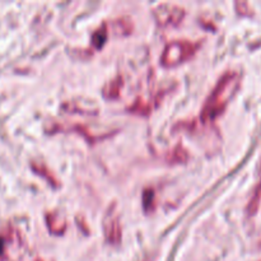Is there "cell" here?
Wrapping results in <instances>:
<instances>
[{
	"label": "cell",
	"mask_w": 261,
	"mask_h": 261,
	"mask_svg": "<svg viewBox=\"0 0 261 261\" xmlns=\"http://www.w3.org/2000/svg\"><path fill=\"white\" fill-rule=\"evenodd\" d=\"M241 84V74L237 70H228L219 78L213 91L205 99L200 117L204 122H212L218 119L227 109L231 99L237 93Z\"/></svg>",
	"instance_id": "cell-1"
},
{
	"label": "cell",
	"mask_w": 261,
	"mask_h": 261,
	"mask_svg": "<svg viewBox=\"0 0 261 261\" xmlns=\"http://www.w3.org/2000/svg\"><path fill=\"white\" fill-rule=\"evenodd\" d=\"M32 168L38 173V175L45 177L46 180L48 181V184H51L53 186H58V180L51 175V172L45 167V166H42L41 163H32Z\"/></svg>",
	"instance_id": "cell-8"
},
{
	"label": "cell",
	"mask_w": 261,
	"mask_h": 261,
	"mask_svg": "<svg viewBox=\"0 0 261 261\" xmlns=\"http://www.w3.org/2000/svg\"><path fill=\"white\" fill-rule=\"evenodd\" d=\"M115 27H116V30L119 31L121 35H127V33L132 32V30H133L132 19H129L127 17L120 18V19H117L116 22H115Z\"/></svg>",
	"instance_id": "cell-9"
},
{
	"label": "cell",
	"mask_w": 261,
	"mask_h": 261,
	"mask_svg": "<svg viewBox=\"0 0 261 261\" xmlns=\"http://www.w3.org/2000/svg\"><path fill=\"white\" fill-rule=\"evenodd\" d=\"M3 251H4V242H3V240L0 239V255L3 254Z\"/></svg>",
	"instance_id": "cell-11"
},
{
	"label": "cell",
	"mask_w": 261,
	"mask_h": 261,
	"mask_svg": "<svg viewBox=\"0 0 261 261\" xmlns=\"http://www.w3.org/2000/svg\"><path fill=\"white\" fill-rule=\"evenodd\" d=\"M122 87V79L121 76H117V78L112 79L110 83H107V86L103 88V96L107 99H115L120 96V91H121Z\"/></svg>",
	"instance_id": "cell-6"
},
{
	"label": "cell",
	"mask_w": 261,
	"mask_h": 261,
	"mask_svg": "<svg viewBox=\"0 0 261 261\" xmlns=\"http://www.w3.org/2000/svg\"><path fill=\"white\" fill-rule=\"evenodd\" d=\"M153 17L161 27H173L182 22L185 17V9L176 4L163 3V4H158L153 9Z\"/></svg>",
	"instance_id": "cell-3"
},
{
	"label": "cell",
	"mask_w": 261,
	"mask_h": 261,
	"mask_svg": "<svg viewBox=\"0 0 261 261\" xmlns=\"http://www.w3.org/2000/svg\"><path fill=\"white\" fill-rule=\"evenodd\" d=\"M200 47V42L188 40H176L167 43L161 56V64L165 68H175L190 60Z\"/></svg>",
	"instance_id": "cell-2"
},
{
	"label": "cell",
	"mask_w": 261,
	"mask_h": 261,
	"mask_svg": "<svg viewBox=\"0 0 261 261\" xmlns=\"http://www.w3.org/2000/svg\"><path fill=\"white\" fill-rule=\"evenodd\" d=\"M143 204H144L145 211H152L154 206V191L152 189H148L143 194Z\"/></svg>",
	"instance_id": "cell-10"
},
{
	"label": "cell",
	"mask_w": 261,
	"mask_h": 261,
	"mask_svg": "<svg viewBox=\"0 0 261 261\" xmlns=\"http://www.w3.org/2000/svg\"><path fill=\"white\" fill-rule=\"evenodd\" d=\"M103 233L105 239L109 244L119 245L121 242L122 231L121 224H120L119 214L115 211V205L109 208L103 218Z\"/></svg>",
	"instance_id": "cell-4"
},
{
	"label": "cell",
	"mask_w": 261,
	"mask_h": 261,
	"mask_svg": "<svg viewBox=\"0 0 261 261\" xmlns=\"http://www.w3.org/2000/svg\"><path fill=\"white\" fill-rule=\"evenodd\" d=\"M46 222H47V228L51 233L56 234H63L66 229V222L65 219L58 213H48L46 216Z\"/></svg>",
	"instance_id": "cell-5"
},
{
	"label": "cell",
	"mask_w": 261,
	"mask_h": 261,
	"mask_svg": "<svg viewBox=\"0 0 261 261\" xmlns=\"http://www.w3.org/2000/svg\"><path fill=\"white\" fill-rule=\"evenodd\" d=\"M36 261H42V260H36Z\"/></svg>",
	"instance_id": "cell-12"
},
{
	"label": "cell",
	"mask_w": 261,
	"mask_h": 261,
	"mask_svg": "<svg viewBox=\"0 0 261 261\" xmlns=\"http://www.w3.org/2000/svg\"><path fill=\"white\" fill-rule=\"evenodd\" d=\"M107 37H109V30H107L106 23H102L101 27L96 30V32L92 35V45L96 48H102L106 43Z\"/></svg>",
	"instance_id": "cell-7"
}]
</instances>
